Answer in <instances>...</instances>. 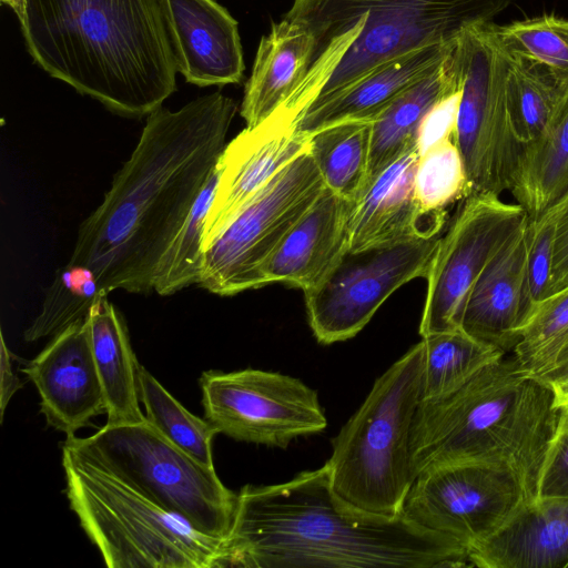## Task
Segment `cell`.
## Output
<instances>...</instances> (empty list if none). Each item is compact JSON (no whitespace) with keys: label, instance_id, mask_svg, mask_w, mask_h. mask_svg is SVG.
Returning a JSON list of instances; mask_svg holds the SVG:
<instances>
[{"label":"cell","instance_id":"7","mask_svg":"<svg viewBox=\"0 0 568 568\" xmlns=\"http://www.w3.org/2000/svg\"><path fill=\"white\" fill-rule=\"evenodd\" d=\"M65 494L110 568H215L224 540L203 535L62 445Z\"/></svg>","mask_w":568,"mask_h":568},{"label":"cell","instance_id":"8","mask_svg":"<svg viewBox=\"0 0 568 568\" xmlns=\"http://www.w3.org/2000/svg\"><path fill=\"white\" fill-rule=\"evenodd\" d=\"M64 443L199 532L227 538L237 494L223 485L214 467L176 447L146 419L105 424L89 437L72 435Z\"/></svg>","mask_w":568,"mask_h":568},{"label":"cell","instance_id":"5","mask_svg":"<svg viewBox=\"0 0 568 568\" xmlns=\"http://www.w3.org/2000/svg\"><path fill=\"white\" fill-rule=\"evenodd\" d=\"M514 1L293 0L283 18L313 34V64L332 40L365 14L362 32L326 80L312 109L390 60L423 47L454 42L465 29L491 22Z\"/></svg>","mask_w":568,"mask_h":568},{"label":"cell","instance_id":"6","mask_svg":"<svg viewBox=\"0 0 568 568\" xmlns=\"http://www.w3.org/2000/svg\"><path fill=\"white\" fill-rule=\"evenodd\" d=\"M424 347L413 345L373 384L359 408L332 439L328 460L334 491L376 515L400 514L415 476L410 437L422 399Z\"/></svg>","mask_w":568,"mask_h":568},{"label":"cell","instance_id":"35","mask_svg":"<svg viewBox=\"0 0 568 568\" xmlns=\"http://www.w3.org/2000/svg\"><path fill=\"white\" fill-rule=\"evenodd\" d=\"M469 194L464 161L454 138L439 141L419 154L415 197L424 213L448 214L447 206Z\"/></svg>","mask_w":568,"mask_h":568},{"label":"cell","instance_id":"37","mask_svg":"<svg viewBox=\"0 0 568 568\" xmlns=\"http://www.w3.org/2000/svg\"><path fill=\"white\" fill-rule=\"evenodd\" d=\"M538 499L568 500V408L561 409L538 481Z\"/></svg>","mask_w":568,"mask_h":568},{"label":"cell","instance_id":"29","mask_svg":"<svg viewBox=\"0 0 568 568\" xmlns=\"http://www.w3.org/2000/svg\"><path fill=\"white\" fill-rule=\"evenodd\" d=\"M109 293L91 268L68 262L54 272L39 314L24 331V339L34 342L59 335L87 320L92 307Z\"/></svg>","mask_w":568,"mask_h":568},{"label":"cell","instance_id":"3","mask_svg":"<svg viewBox=\"0 0 568 568\" xmlns=\"http://www.w3.org/2000/svg\"><path fill=\"white\" fill-rule=\"evenodd\" d=\"M26 48L50 77L129 119L176 91L162 0H24Z\"/></svg>","mask_w":568,"mask_h":568},{"label":"cell","instance_id":"27","mask_svg":"<svg viewBox=\"0 0 568 568\" xmlns=\"http://www.w3.org/2000/svg\"><path fill=\"white\" fill-rule=\"evenodd\" d=\"M373 119L336 122L308 134V150L327 189L355 201L368 170Z\"/></svg>","mask_w":568,"mask_h":568},{"label":"cell","instance_id":"42","mask_svg":"<svg viewBox=\"0 0 568 568\" xmlns=\"http://www.w3.org/2000/svg\"><path fill=\"white\" fill-rule=\"evenodd\" d=\"M562 409H565V408H562Z\"/></svg>","mask_w":568,"mask_h":568},{"label":"cell","instance_id":"41","mask_svg":"<svg viewBox=\"0 0 568 568\" xmlns=\"http://www.w3.org/2000/svg\"><path fill=\"white\" fill-rule=\"evenodd\" d=\"M2 3L9 6L18 17V20L21 21L24 13V0H1Z\"/></svg>","mask_w":568,"mask_h":568},{"label":"cell","instance_id":"33","mask_svg":"<svg viewBox=\"0 0 568 568\" xmlns=\"http://www.w3.org/2000/svg\"><path fill=\"white\" fill-rule=\"evenodd\" d=\"M567 92V87L509 58L507 109L514 133L523 145L545 131Z\"/></svg>","mask_w":568,"mask_h":568},{"label":"cell","instance_id":"17","mask_svg":"<svg viewBox=\"0 0 568 568\" xmlns=\"http://www.w3.org/2000/svg\"><path fill=\"white\" fill-rule=\"evenodd\" d=\"M178 72L197 87L237 84L245 70L239 23L215 0H162Z\"/></svg>","mask_w":568,"mask_h":568},{"label":"cell","instance_id":"28","mask_svg":"<svg viewBox=\"0 0 568 568\" xmlns=\"http://www.w3.org/2000/svg\"><path fill=\"white\" fill-rule=\"evenodd\" d=\"M424 347L422 399L444 396L503 357L499 347L480 341L462 327L422 337Z\"/></svg>","mask_w":568,"mask_h":568},{"label":"cell","instance_id":"23","mask_svg":"<svg viewBox=\"0 0 568 568\" xmlns=\"http://www.w3.org/2000/svg\"><path fill=\"white\" fill-rule=\"evenodd\" d=\"M315 39L302 24L283 18L261 38L245 83L240 114L247 128L268 118L304 82L313 61Z\"/></svg>","mask_w":568,"mask_h":568},{"label":"cell","instance_id":"20","mask_svg":"<svg viewBox=\"0 0 568 568\" xmlns=\"http://www.w3.org/2000/svg\"><path fill=\"white\" fill-rule=\"evenodd\" d=\"M527 222L489 260L471 288L462 318L466 333L505 353L513 352L524 324Z\"/></svg>","mask_w":568,"mask_h":568},{"label":"cell","instance_id":"10","mask_svg":"<svg viewBox=\"0 0 568 568\" xmlns=\"http://www.w3.org/2000/svg\"><path fill=\"white\" fill-rule=\"evenodd\" d=\"M324 189L306 150L270 179L202 248L197 285L220 296L266 285V262Z\"/></svg>","mask_w":568,"mask_h":568},{"label":"cell","instance_id":"24","mask_svg":"<svg viewBox=\"0 0 568 568\" xmlns=\"http://www.w3.org/2000/svg\"><path fill=\"white\" fill-rule=\"evenodd\" d=\"M452 54L453 51L436 70L399 94L373 119L364 189L395 160L418 148L427 116L458 91Z\"/></svg>","mask_w":568,"mask_h":568},{"label":"cell","instance_id":"38","mask_svg":"<svg viewBox=\"0 0 568 568\" xmlns=\"http://www.w3.org/2000/svg\"><path fill=\"white\" fill-rule=\"evenodd\" d=\"M552 210L556 212L557 223L547 296L568 285V196Z\"/></svg>","mask_w":568,"mask_h":568},{"label":"cell","instance_id":"12","mask_svg":"<svg viewBox=\"0 0 568 568\" xmlns=\"http://www.w3.org/2000/svg\"><path fill=\"white\" fill-rule=\"evenodd\" d=\"M442 234L346 251L326 277L304 292L310 327L328 345L357 335L400 286L427 277Z\"/></svg>","mask_w":568,"mask_h":568},{"label":"cell","instance_id":"16","mask_svg":"<svg viewBox=\"0 0 568 568\" xmlns=\"http://www.w3.org/2000/svg\"><path fill=\"white\" fill-rule=\"evenodd\" d=\"M21 371L39 392L47 423L67 436L106 412L88 318L54 336Z\"/></svg>","mask_w":568,"mask_h":568},{"label":"cell","instance_id":"25","mask_svg":"<svg viewBox=\"0 0 568 568\" xmlns=\"http://www.w3.org/2000/svg\"><path fill=\"white\" fill-rule=\"evenodd\" d=\"M88 323L94 364L106 405V424L145 420L139 405V362L122 315L105 297L92 307Z\"/></svg>","mask_w":568,"mask_h":568},{"label":"cell","instance_id":"14","mask_svg":"<svg viewBox=\"0 0 568 568\" xmlns=\"http://www.w3.org/2000/svg\"><path fill=\"white\" fill-rule=\"evenodd\" d=\"M337 63L335 55L322 54L282 105L226 143L216 164L217 184L206 214L201 251L270 179L308 150V135L301 132L298 124Z\"/></svg>","mask_w":568,"mask_h":568},{"label":"cell","instance_id":"40","mask_svg":"<svg viewBox=\"0 0 568 568\" xmlns=\"http://www.w3.org/2000/svg\"><path fill=\"white\" fill-rule=\"evenodd\" d=\"M555 393L559 407L568 408V362L542 378Z\"/></svg>","mask_w":568,"mask_h":568},{"label":"cell","instance_id":"13","mask_svg":"<svg viewBox=\"0 0 568 568\" xmlns=\"http://www.w3.org/2000/svg\"><path fill=\"white\" fill-rule=\"evenodd\" d=\"M200 386L205 419L235 440L286 448L327 426L317 392L288 375L254 368L207 371Z\"/></svg>","mask_w":568,"mask_h":568},{"label":"cell","instance_id":"26","mask_svg":"<svg viewBox=\"0 0 568 568\" xmlns=\"http://www.w3.org/2000/svg\"><path fill=\"white\" fill-rule=\"evenodd\" d=\"M509 192L528 222L568 196V92L545 131L524 145Z\"/></svg>","mask_w":568,"mask_h":568},{"label":"cell","instance_id":"22","mask_svg":"<svg viewBox=\"0 0 568 568\" xmlns=\"http://www.w3.org/2000/svg\"><path fill=\"white\" fill-rule=\"evenodd\" d=\"M455 44L456 41L423 47L371 71L324 103L307 110L298 124L301 132L308 135L344 120L374 119L399 94L436 70Z\"/></svg>","mask_w":568,"mask_h":568},{"label":"cell","instance_id":"11","mask_svg":"<svg viewBox=\"0 0 568 568\" xmlns=\"http://www.w3.org/2000/svg\"><path fill=\"white\" fill-rule=\"evenodd\" d=\"M530 503L509 468L483 462L428 467L410 485L400 514L468 549L493 537Z\"/></svg>","mask_w":568,"mask_h":568},{"label":"cell","instance_id":"4","mask_svg":"<svg viewBox=\"0 0 568 568\" xmlns=\"http://www.w3.org/2000/svg\"><path fill=\"white\" fill-rule=\"evenodd\" d=\"M560 417L551 387L506 354L453 392L419 402L410 437L414 476L439 464L489 463L513 470L534 503Z\"/></svg>","mask_w":568,"mask_h":568},{"label":"cell","instance_id":"34","mask_svg":"<svg viewBox=\"0 0 568 568\" xmlns=\"http://www.w3.org/2000/svg\"><path fill=\"white\" fill-rule=\"evenodd\" d=\"M216 184L215 169L183 225L162 254L153 280V292L159 295H172L193 284H199L202 273V235Z\"/></svg>","mask_w":568,"mask_h":568},{"label":"cell","instance_id":"36","mask_svg":"<svg viewBox=\"0 0 568 568\" xmlns=\"http://www.w3.org/2000/svg\"><path fill=\"white\" fill-rule=\"evenodd\" d=\"M556 223L557 216L552 209L539 219L527 222V258L523 292L524 324L548 294Z\"/></svg>","mask_w":568,"mask_h":568},{"label":"cell","instance_id":"2","mask_svg":"<svg viewBox=\"0 0 568 568\" xmlns=\"http://www.w3.org/2000/svg\"><path fill=\"white\" fill-rule=\"evenodd\" d=\"M473 566L459 540L425 529L399 514L359 509L333 489L326 464L274 485L237 494L220 567Z\"/></svg>","mask_w":568,"mask_h":568},{"label":"cell","instance_id":"19","mask_svg":"<svg viewBox=\"0 0 568 568\" xmlns=\"http://www.w3.org/2000/svg\"><path fill=\"white\" fill-rule=\"evenodd\" d=\"M353 203L325 186L266 262L265 284L318 285L348 250Z\"/></svg>","mask_w":568,"mask_h":568},{"label":"cell","instance_id":"15","mask_svg":"<svg viewBox=\"0 0 568 568\" xmlns=\"http://www.w3.org/2000/svg\"><path fill=\"white\" fill-rule=\"evenodd\" d=\"M527 220L518 203L470 193L440 236L429 272L419 335L460 328L474 284L504 242Z\"/></svg>","mask_w":568,"mask_h":568},{"label":"cell","instance_id":"31","mask_svg":"<svg viewBox=\"0 0 568 568\" xmlns=\"http://www.w3.org/2000/svg\"><path fill=\"white\" fill-rule=\"evenodd\" d=\"M508 57L568 87V20L544 14L497 26Z\"/></svg>","mask_w":568,"mask_h":568},{"label":"cell","instance_id":"1","mask_svg":"<svg viewBox=\"0 0 568 568\" xmlns=\"http://www.w3.org/2000/svg\"><path fill=\"white\" fill-rule=\"evenodd\" d=\"M237 103L220 91L146 116L102 202L80 224L69 263L108 292L150 294L158 263L215 172Z\"/></svg>","mask_w":568,"mask_h":568},{"label":"cell","instance_id":"32","mask_svg":"<svg viewBox=\"0 0 568 568\" xmlns=\"http://www.w3.org/2000/svg\"><path fill=\"white\" fill-rule=\"evenodd\" d=\"M136 377L146 420L176 447L214 467L212 440L217 430L183 407L140 363Z\"/></svg>","mask_w":568,"mask_h":568},{"label":"cell","instance_id":"21","mask_svg":"<svg viewBox=\"0 0 568 568\" xmlns=\"http://www.w3.org/2000/svg\"><path fill=\"white\" fill-rule=\"evenodd\" d=\"M468 555L471 565L481 568L568 567V500L527 504Z\"/></svg>","mask_w":568,"mask_h":568},{"label":"cell","instance_id":"18","mask_svg":"<svg viewBox=\"0 0 568 568\" xmlns=\"http://www.w3.org/2000/svg\"><path fill=\"white\" fill-rule=\"evenodd\" d=\"M418 148L383 170L354 201L348 224V251L442 234L447 214L423 212L415 197Z\"/></svg>","mask_w":568,"mask_h":568},{"label":"cell","instance_id":"30","mask_svg":"<svg viewBox=\"0 0 568 568\" xmlns=\"http://www.w3.org/2000/svg\"><path fill=\"white\" fill-rule=\"evenodd\" d=\"M511 355L521 372L539 379L568 362V285L535 307Z\"/></svg>","mask_w":568,"mask_h":568},{"label":"cell","instance_id":"39","mask_svg":"<svg viewBox=\"0 0 568 568\" xmlns=\"http://www.w3.org/2000/svg\"><path fill=\"white\" fill-rule=\"evenodd\" d=\"M12 355L6 345L3 334H1V395H0V418L3 414L13 394L21 387L19 377L14 374L11 364Z\"/></svg>","mask_w":568,"mask_h":568},{"label":"cell","instance_id":"9","mask_svg":"<svg viewBox=\"0 0 568 568\" xmlns=\"http://www.w3.org/2000/svg\"><path fill=\"white\" fill-rule=\"evenodd\" d=\"M459 88L454 140L462 154L470 193L509 191L524 145L508 114L509 57L493 22L465 29L453 50Z\"/></svg>","mask_w":568,"mask_h":568}]
</instances>
